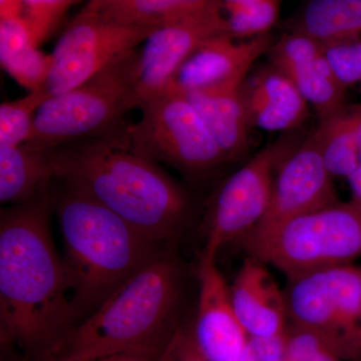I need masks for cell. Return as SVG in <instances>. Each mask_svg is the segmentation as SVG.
<instances>
[{
    "label": "cell",
    "mask_w": 361,
    "mask_h": 361,
    "mask_svg": "<svg viewBox=\"0 0 361 361\" xmlns=\"http://www.w3.org/2000/svg\"><path fill=\"white\" fill-rule=\"evenodd\" d=\"M49 189L0 214L1 339L33 358L77 323L49 229Z\"/></svg>",
    "instance_id": "obj_1"
},
{
    "label": "cell",
    "mask_w": 361,
    "mask_h": 361,
    "mask_svg": "<svg viewBox=\"0 0 361 361\" xmlns=\"http://www.w3.org/2000/svg\"><path fill=\"white\" fill-rule=\"evenodd\" d=\"M127 126L114 134L49 149L54 180L94 199L148 238L166 244L189 219L191 198L159 164L128 148Z\"/></svg>",
    "instance_id": "obj_2"
},
{
    "label": "cell",
    "mask_w": 361,
    "mask_h": 361,
    "mask_svg": "<svg viewBox=\"0 0 361 361\" xmlns=\"http://www.w3.org/2000/svg\"><path fill=\"white\" fill-rule=\"evenodd\" d=\"M54 180L59 186L54 189L51 184L49 195L63 239L71 308L78 323L166 247L87 195Z\"/></svg>",
    "instance_id": "obj_3"
},
{
    "label": "cell",
    "mask_w": 361,
    "mask_h": 361,
    "mask_svg": "<svg viewBox=\"0 0 361 361\" xmlns=\"http://www.w3.org/2000/svg\"><path fill=\"white\" fill-rule=\"evenodd\" d=\"M180 277L179 261L163 249L47 353L61 360H90L167 341L177 329Z\"/></svg>",
    "instance_id": "obj_4"
},
{
    "label": "cell",
    "mask_w": 361,
    "mask_h": 361,
    "mask_svg": "<svg viewBox=\"0 0 361 361\" xmlns=\"http://www.w3.org/2000/svg\"><path fill=\"white\" fill-rule=\"evenodd\" d=\"M139 54L135 49L85 84L49 97L37 111L25 145L49 151L68 142L114 134L126 127L129 123L126 115L140 108Z\"/></svg>",
    "instance_id": "obj_5"
},
{
    "label": "cell",
    "mask_w": 361,
    "mask_h": 361,
    "mask_svg": "<svg viewBox=\"0 0 361 361\" xmlns=\"http://www.w3.org/2000/svg\"><path fill=\"white\" fill-rule=\"evenodd\" d=\"M244 245L249 255L274 266L287 278L353 264L361 257V209L353 202L338 201L287 221Z\"/></svg>",
    "instance_id": "obj_6"
},
{
    "label": "cell",
    "mask_w": 361,
    "mask_h": 361,
    "mask_svg": "<svg viewBox=\"0 0 361 361\" xmlns=\"http://www.w3.org/2000/svg\"><path fill=\"white\" fill-rule=\"evenodd\" d=\"M139 122L125 130L128 148L154 163L190 177L208 174L228 161L224 152L191 102L166 90L144 99Z\"/></svg>",
    "instance_id": "obj_7"
},
{
    "label": "cell",
    "mask_w": 361,
    "mask_h": 361,
    "mask_svg": "<svg viewBox=\"0 0 361 361\" xmlns=\"http://www.w3.org/2000/svg\"><path fill=\"white\" fill-rule=\"evenodd\" d=\"M284 292L289 322L322 336L344 361H361V267L296 275Z\"/></svg>",
    "instance_id": "obj_8"
},
{
    "label": "cell",
    "mask_w": 361,
    "mask_h": 361,
    "mask_svg": "<svg viewBox=\"0 0 361 361\" xmlns=\"http://www.w3.org/2000/svg\"><path fill=\"white\" fill-rule=\"evenodd\" d=\"M300 142L293 135H282L222 183L209 203L202 256L216 259L223 247L243 240L257 227L267 212L278 168Z\"/></svg>",
    "instance_id": "obj_9"
},
{
    "label": "cell",
    "mask_w": 361,
    "mask_h": 361,
    "mask_svg": "<svg viewBox=\"0 0 361 361\" xmlns=\"http://www.w3.org/2000/svg\"><path fill=\"white\" fill-rule=\"evenodd\" d=\"M157 27L122 25L78 13L51 54V70L42 89L45 96L49 99L85 84L137 49Z\"/></svg>",
    "instance_id": "obj_10"
},
{
    "label": "cell",
    "mask_w": 361,
    "mask_h": 361,
    "mask_svg": "<svg viewBox=\"0 0 361 361\" xmlns=\"http://www.w3.org/2000/svg\"><path fill=\"white\" fill-rule=\"evenodd\" d=\"M223 11L221 0H212L161 23L149 35L137 61L140 104L166 92L180 66L206 40L228 33Z\"/></svg>",
    "instance_id": "obj_11"
},
{
    "label": "cell",
    "mask_w": 361,
    "mask_h": 361,
    "mask_svg": "<svg viewBox=\"0 0 361 361\" xmlns=\"http://www.w3.org/2000/svg\"><path fill=\"white\" fill-rule=\"evenodd\" d=\"M334 180L310 135L278 168L267 212L242 241L262 238L287 221L338 202Z\"/></svg>",
    "instance_id": "obj_12"
},
{
    "label": "cell",
    "mask_w": 361,
    "mask_h": 361,
    "mask_svg": "<svg viewBox=\"0 0 361 361\" xmlns=\"http://www.w3.org/2000/svg\"><path fill=\"white\" fill-rule=\"evenodd\" d=\"M199 296L192 325L197 346L207 361H253L251 339L233 310L230 285L216 259L201 256Z\"/></svg>",
    "instance_id": "obj_13"
},
{
    "label": "cell",
    "mask_w": 361,
    "mask_h": 361,
    "mask_svg": "<svg viewBox=\"0 0 361 361\" xmlns=\"http://www.w3.org/2000/svg\"><path fill=\"white\" fill-rule=\"evenodd\" d=\"M273 42L270 33L240 42L228 33L214 37L180 66L167 90L187 94L240 87Z\"/></svg>",
    "instance_id": "obj_14"
},
{
    "label": "cell",
    "mask_w": 361,
    "mask_h": 361,
    "mask_svg": "<svg viewBox=\"0 0 361 361\" xmlns=\"http://www.w3.org/2000/svg\"><path fill=\"white\" fill-rule=\"evenodd\" d=\"M268 54L271 63L291 78L320 122L345 108L348 87L337 80L319 42L292 30L273 42Z\"/></svg>",
    "instance_id": "obj_15"
},
{
    "label": "cell",
    "mask_w": 361,
    "mask_h": 361,
    "mask_svg": "<svg viewBox=\"0 0 361 361\" xmlns=\"http://www.w3.org/2000/svg\"><path fill=\"white\" fill-rule=\"evenodd\" d=\"M233 310L250 338L281 336L289 324L285 292L266 267L249 255L230 285Z\"/></svg>",
    "instance_id": "obj_16"
},
{
    "label": "cell",
    "mask_w": 361,
    "mask_h": 361,
    "mask_svg": "<svg viewBox=\"0 0 361 361\" xmlns=\"http://www.w3.org/2000/svg\"><path fill=\"white\" fill-rule=\"evenodd\" d=\"M241 92L251 127L288 132L310 115V104L291 78L272 63L247 77Z\"/></svg>",
    "instance_id": "obj_17"
},
{
    "label": "cell",
    "mask_w": 361,
    "mask_h": 361,
    "mask_svg": "<svg viewBox=\"0 0 361 361\" xmlns=\"http://www.w3.org/2000/svg\"><path fill=\"white\" fill-rule=\"evenodd\" d=\"M241 87L183 94L200 114L228 161L239 160L249 148L252 127Z\"/></svg>",
    "instance_id": "obj_18"
},
{
    "label": "cell",
    "mask_w": 361,
    "mask_h": 361,
    "mask_svg": "<svg viewBox=\"0 0 361 361\" xmlns=\"http://www.w3.org/2000/svg\"><path fill=\"white\" fill-rule=\"evenodd\" d=\"M56 179L49 151L27 145L0 147V202L20 205L51 188Z\"/></svg>",
    "instance_id": "obj_19"
},
{
    "label": "cell",
    "mask_w": 361,
    "mask_h": 361,
    "mask_svg": "<svg viewBox=\"0 0 361 361\" xmlns=\"http://www.w3.org/2000/svg\"><path fill=\"white\" fill-rule=\"evenodd\" d=\"M0 61L9 75L28 92L44 87L51 56L39 51L25 16L0 20Z\"/></svg>",
    "instance_id": "obj_20"
},
{
    "label": "cell",
    "mask_w": 361,
    "mask_h": 361,
    "mask_svg": "<svg viewBox=\"0 0 361 361\" xmlns=\"http://www.w3.org/2000/svg\"><path fill=\"white\" fill-rule=\"evenodd\" d=\"M293 30L323 45L361 37V0H304Z\"/></svg>",
    "instance_id": "obj_21"
},
{
    "label": "cell",
    "mask_w": 361,
    "mask_h": 361,
    "mask_svg": "<svg viewBox=\"0 0 361 361\" xmlns=\"http://www.w3.org/2000/svg\"><path fill=\"white\" fill-rule=\"evenodd\" d=\"M212 0H89L80 13L122 25L157 26Z\"/></svg>",
    "instance_id": "obj_22"
},
{
    "label": "cell",
    "mask_w": 361,
    "mask_h": 361,
    "mask_svg": "<svg viewBox=\"0 0 361 361\" xmlns=\"http://www.w3.org/2000/svg\"><path fill=\"white\" fill-rule=\"evenodd\" d=\"M310 135L332 177L348 179L360 167V151L348 106L322 121Z\"/></svg>",
    "instance_id": "obj_23"
},
{
    "label": "cell",
    "mask_w": 361,
    "mask_h": 361,
    "mask_svg": "<svg viewBox=\"0 0 361 361\" xmlns=\"http://www.w3.org/2000/svg\"><path fill=\"white\" fill-rule=\"evenodd\" d=\"M44 90H32L16 101L0 106V147L25 144L32 135L35 116L47 101Z\"/></svg>",
    "instance_id": "obj_24"
},
{
    "label": "cell",
    "mask_w": 361,
    "mask_h": 361,
    "mask_svg": "<svg viewBox=\"0 0 361 361\" xmlns=\"http://www.w3.org/2000/svg\"><path fill=\"white\" fill-rule=\"evenodd\" d=\"M281 0H263L229 11L226 16L228 33L234 39H253L269 33L279 16Z\"/></svg>",
    "instance_id": "obj_25"
},
{
    "label": "cell",
    "mask_w": 361,
    "mask_h": 361,
    "mask_svg": "<svg viewBox=\"0 0 361 361\" xmlns=\"http://www.w3.org/2000/svg\"><path fill=\"white\" fill-rule=\"evenodd\" d=\"M283 361H344L329 342L312 330L289 322Z\"/></svg>",
    "instance_id": "obj_26"
},
{
    "label": "cell",
    "mask_w": 361,
    "mask_h": 361,
    "mask_svg": "<svg viewBox=\"0 0 361 361\" xmlns=\"http://www.w3.org/2000/svg\"><path fill=\"white\" fill-rule=\"evenodd\" d=\"M37 47L51 37L66 11L80 0H23Z\"/></svg>",
    "instance_id": "obj_27"
},
{
    "label": "cell",
    "mask_w": 361,
    "mask_h": 361,
    "mask_svg": "<svg viewBox=\"0 0 361 361\" xmlns=\"http://www.w3.org/2000/svg\"><path fill=\"white\" fill-rule=\"evenodd\" d=\"M324 51L334 75L344 87L361 85V37L324 45Z\"/></svg>",
    "instance_id": "obj_28"
},
{
    "label": "cell",
    "mask_w": 361,
    "mask_h": 361,
    "mask_svg": "<svg viewBox=\"0 0 361 361\" xmlns=\"http://www.w3.org/2000/svg\"><path fill=\"white\" fill-rule=\"evenodd\" d=\"M160 361H207L197 346L192 326L176 329L161 353Z\"/></svg>",
    "instance_id": "obj_29"
},
{
    "label": "cell",
    "mask_w": 361,
    "mask_h": 361,
    "mask_svg": "<svg viewBox=\"0 0 361 361\" xmlns=\"http://www.w3.org/2000/svg\"><path fill=\"white\" fill-rule=\"evenodd\" d=\"M168 341L130 348L128 350L120 351V353L101 356V357L90 358V360H61V358L54 357L49 353H45L35 357V361H160L161 353H163Z\"/></svg>",
    "instance_id": "obj_30"
},
{
    "label": "cell",
    "mask_w": 361,
    "mask_h": 361,
    "mask_svg": "<svg viewBox=\"0 0 361 361\" xmlns=\"http://www.w3.org/2000/svg\"><path fill=\"white\" fill-rule=\"evenodd\" d=\"M25 16V6L23 0H0V20Z\"/></svg>",
    "instance_id": "obj_31"
},
{
    "label": "cell",
    "mask_w": 361,
    "mask_h": 361,
    "mask_svg": "<svg viewBox=\"0 0 361 361\" xmlns=\"http://www.w3.org/2000/svg\"><path fill=\"white\" fill-rule=\"evenodd\" d=\"M346 180L350 190V202L361 209V166Z\"/></svg>",
    "instance_id": "obj_32"
},
{
    "label": "cell",
    "mask_w": 361,
    "mask_h": 361,
    "mask_svg": "<svg viewBox=\"0 0 361 361\" xmlns=\"http://www.w3.org/2000/svg\"><path fill=\"white\" fill-rule=\"evenodd\" d=\"M348 110L349 116H350L351 123H353L356 142H357L358 151H360L361 161V104L348 106Z\"/></svg>",
    "instance_id": "obj_33"
},
{
    "label": "cell",
    "mask_w": 361,
    "mask_h": 361,
    "mask_svg": "<svg viewBox=\"0 0 361 361\" xmlns=\"http://www.w3.org/2000/svg\"><path fill=\"white\" fill-rule=\"evenodd\" d=\"M260 1H263V0H221L226 13L243 8V7L252 6V4H258Z\"/></svg>",
    "instance_id": "obj_34"
}]
</instances>
